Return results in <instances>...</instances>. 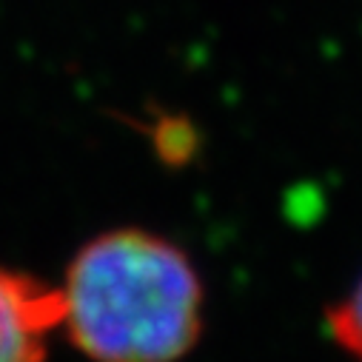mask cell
<instances>
[{
	"label": "cell",
	"mask_w": 362,
	"mask_h": 362,
	"mask_svg": "<svg viewBox=\"0 0 362 362\" xmlns=\"http://www.w3.org/2000/svg\"><path fill=\"white\" fill-rule=\"evenodd\" d=\"M60 291V325L95 362H174L203 331L197 268L174 243L143 228L88 240Z\"/></svg>",
	"instance_id": "obj_1"
},
{
	"label": "cell",
	"mask_w": 362,
	"mask_h": 362,
	"mask_svg": "<svg viewBox=\"0 0 362 362\" xmlns=\"http://www.w3.org/2000/svg\"><path fill=\"white\" fill-rule=\"evenodd\" d=\"M60 322V288L0 268V362H46V337Z\"/></svg>",
	"instance_id": "obj_2"
},
{
	"label": "cell",
	"mask_w": 362,
	"mask_h": 362,
	"mask_svg": "<svg viewBox=\"0 0 362 362\" xmlns=\"http://www.w3.org/2000/svg\"><path fill=\"white\" fill-rule=\"evenodd\" d=\"M325 334L351 362H362V271L356 280L325 305Z\"/></svg>",
	"instance_id": "obj_3"
}]
</instances>
